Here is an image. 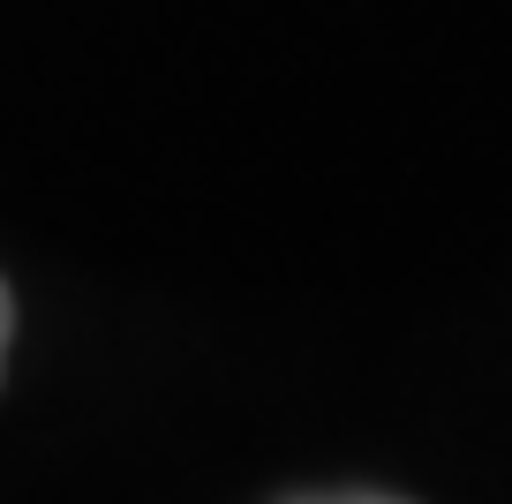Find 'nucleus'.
<instances>
[{
  "label": "nucleus",
  "instance_id": "f257e3e1",
  "mask_svg": "<svg viewBox=\"0 0 512 504\" xmlns=\"http://www.w3.org/2000/svg\"><path fill=\"white\" fill-rule=\"evenodd\" d=\"M294 504H400V497H354L347 489V497H294Z\"/></svg>",
  "mask_w": 512,
  "mask_h": 504
},
{
  "label": "nucleus",
  "instance_id": "f03ea898",
  "mask_svg": "<svg viewBox=\"0 0 512 504\" xmlns=\"http://www.w3.org/2000/svg\"><path fill=\"white\" fill-rule=\"evenodd\" d=\"M8 324H16V301H8V286H0V362H8Z\"/></svg>",
  "mask_w": 512,
  "mask_h": 504
}]
</instances>
